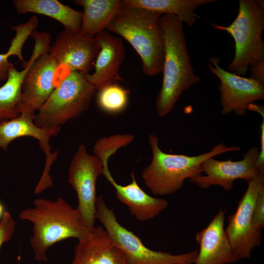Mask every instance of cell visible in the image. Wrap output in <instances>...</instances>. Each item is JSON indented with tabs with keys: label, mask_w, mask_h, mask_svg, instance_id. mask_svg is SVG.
<instances>
[{
	"label": "cell",
	"mask_w": 264,
	"mask_h": 264,
	"mask_svg": "<svg viewBox=\"0 0 264 264\" xmlns=\"http://www.w3.org/2000/svg\"><path fill=\"white\" fill-rule=\"evenodd\" d=\"M95 38L100 50L94 66V71L86 77L96 90L120 79L119 70L125 55L122 39L106 30L97 34Z\"/></svg>",
	"instance_id": "ac0fdd59"
},
{
	"label": "cell",
	"mask_w": 264,
	"mask_h": 264,
	"mask_svg": "<svg viewBox=\"0 0 264 264\" xmlns=\"http://www.w3.org/2000/svg\"><path fill=\"white\" fill-rule=\"evenodd\" d=\"M97 103L104 112L110 114H117L127 107L128 91L116 83L106 86L98 90Z\"/></svg>",
	"instance_id": "603a6c76"
},
{
	"label": "cell",
	"mask_w": 264,
	"mask_h": 264,
	"mask_svg": "<svg viewBox=\"0 0 264 264\" xmlns=\"http://www.w3.org/2000/svg\"><path fill=\"white\" fill-rule=\"evenodd\" d=\"M96 218L125 256V264H194L198 251L174 255L156 251L147 247L139 238L118 221L112 209L106 205L101 195L96 201Z\"/></svg>",
	"instance_id": "52a82bcc"
},
{
	"label": "cell",
	"mask_w": 264,
	"mask_h": 264,
	"mask_svg": "<svg viewBox=\"0 0 264 264\" xmlns=\"http://www.w3.org/2000/svg\"><path fill=\"white\" fill-rule=\"evenodd\" d=\"M36 114L24 112L12 119L0 123V149L6 152L10 143L20 137H31L38 140L40 148L45 156L44 169L36 187L40 191H43L53 186L50 175L51 166L57 159L58 152H51L50 145V138L56 136L61 128L44 129L38 127L34 122Z\"/></svg>",
	"instance_id": "8fae6325"
},
{
	"label": "cell",
	"mask_w": 264,
	"mask_h": 264,
	"mask_svg": "<svg viewBox=\"0 0 264 264\" xmlns=\"http://www.w3.org/2000/svg\"><path fill=\"white\" fill-rule=\"evenodd\" d=\"M160 25L164 44L162 84L156 98L159 117L170 113L182 93L200 80L192 66L183 23L175 15H161Z\"/></svg>",
	"instance_id": "7a4b0ae2"
},
{
	"label": "cell",
	"mask_w": 264,
	"mask_h": 264,
	"mask_svg": "<svg viewBox=\"0 0 264 264\" xmlns=\"http://www.w3.org/2000/svg\"><path fill=\"white\" fill-rule=\"evenodd\" d=\"M99 50L95 37H88L80 30L65 28L50 45L48 53L59 68L64 67L68 72L87 74L94 67Z\"/></svg>",
	"instance_id": "4fadbf2b"
},
{
	"label": "cell",
	"mask_w": 264,
	"mask_h": 264,
	"mask_svg": "<svg viewBox=\"0 0 264 264\" xmlns=\"http://www.w3.org/2000/svg\"><path fill=\"white\" fill-rule=\"evenodd\" d=\"M31 36L34 39L35 44L30 59L22 64V70L19 71L13 67L10 71L5 83L0 87V123L20 115L18 107L25 76L37 57L42 54L48 53L51 42L49 33L36 31Z\"/></svg>",
	"instance_id": "2e32d148"
},
{
	"label": "cell",
	"mask_w": 264,
	"mask_h": 264,
	"mask_svg": "<svg viewBox=\"0 0 264 264\" xmlns=\"http://www.w3.org/2000/svg\"><path fill=\"white\" fill-rule=\"evenodd\" d=\"M16 223L8 212H4L0 221V248L2 244L8 241L15 229Z\"/></svg>",
	"instance_id": "d4e9b609"
},
{
	"label": "cell",
	"mask_w": 264,
	"mask_h": 264,
	"mask_svg": "<svg viewBox=\"0 0 264 264\" xmlns=\"http://www.w3.org/2000/svg\"><path fill=\"white\" fill-rule=\"evenodd\" d=\"M259 149L252 147L240 160L234 161L229 159L220 161L211 157L204 160L201 165L202 174L190 179L198 187L206 189L212 186H219L225 191L231 190L234 182L243 179L248 182L258 174L256 162Z\"/></svg>",
	"instance_id": "5bb4252c"
},
{
	"label": "cell",
	"mask_w": 264,
	"mask_h": 264,
	"mask_svg": "<svg viewBox=\"0 0 264 264\" xmlns=\"http://www.w3.org/2000/svg\"><path fill=\"white\" fill-rule=\"evenodd\" d=\"M12 3L18 14L33 13L43 15L57 21L66 29H80L83 12L57 0H14Z\"/></svg>",
	"instance_id": "ffe728a7"
},
{
	"label": "cell",
	"mask_w": 264,
	"mask_h": 264,
	"mask_svg": "<svg viewBox=\"0 0 264 264\" xmlns=\"http://www.w3.org/2000/svg\"><path fill=\"white\" fill-rule=\"evenodd\" d=\"M247 110H251L258 112L264 118V108L263 105H257L253 103L248 105Z\"/></svg>",
	"instance_id": "f1b7e54d"
},
{
	"label": "cell",
	"mask_w": 264,
	"mask_h": 264,
	"mask_svg": "<svg viewBox=\"0 0 264 264\" xmlns=\"http://www.w3.org/2000/svg\"><path fill=\"white\" fill-rule=\"evenodd\" d=\"M161 14L122 4L107 29L125 39L140 56L145 74L162 72L164 44L160 22Z\"/></svg>",
	"instance_id": "277c9868"
},
{
	"label": "cell",
	"mask_w": 264,
	"mask_h": 264,
	"mask_svg": "<svg viewBox=\"0 0 264 264\" xmlns=\"http://www.w3.org/2000/svg\"><path fill=\"white\" fill-rule=\"evenodd\" d=\"M96 90L86 74L69 72L38 110L35 124L44 129L61 128L89 108Z\"/></svg>",
	"instance_id": "8992f818"
},
{
	"label": "cell",
	"mask_w": 264,
	"mask_h": 264,
	"mask_svg": "<svg viewBox=\"0 0 264 264\" xmlns=\"http://www.w3.org/2000/svg\"><path fill=\"white\" fill-rule=\"evenodd\" d=\"M73 2L84 9L80 31L92 38L107 29L122 6L120 0H75Z\"/></svg>",
	"instance_id": "44dd1931"
},
{
	"label": "cell",
	"mask_w": 264,
	"mask_h": 264,
	"mask_svg": "<svg viewBox=\"0 0 264 264\" xmlns=\"http://www.w3.org/2000/svg\"><path fill=\"white\" fill-rule=\"evenodd\" d=\"M263 264V263H261V264Z\"/></svg>",
	"instance_id": "4dcf8cb0"
},
{
	"label": "cell",
	"mask_w": 264,
	"mask_h": 264,
	"mask_svg": "<svg viewBox=\"0 0 264 264\" xmlns=\"http://www.w3.org/2000/svg\"><path fill=\"white\" fill-rule=\"evenodd\" d=\"M59 66L48 53L39 56L27 72L22 88L19 113L35 114L57 87L55 76Z\"/></svg>",
	"instance_id": "9a60e30c"
},
{
	"label": "cell",
	"mask_w": 264,
	"mask_h": 264,
	"mask_svg": "<svg viewBox=\"0 0 264 264\" xmlns=\"http://www.w3.org/2000/svg\"><path fill=\"white\" fill-rule=\"evenodd\" d=\"M33 205L22 210L19 217L33 224L30 242L37 261L46 262V251L55 243L69 238L80 240L93 229L76 209L62 197L55 200L38 198Z\"/></svg>",
	"instance_id": "6da1fadb"
},
{
	"label": "cell",
	"mask_w": 264,
	"mask_h": 264,
	"mask_svg": "<svg viewBox=\"0 0 264 264\" xmlns=\"http://www.w3.org/2000/svg\"><path fill=\"white\" fill-rule=\"evenodd\" d=\"M261 147L256 162L259 172H264V118L261 124Z\"/></svg>",
	"instance_id": "4316f807"
},
{
	"label": "cell",
	"mask_w": 264,
	"mask_h": 264,
	"mask_svg": "<svg viewBox=\"0 0 264 264\" xmlns=\"http://www.w3.org/2000/svg\"><path fill=\"white\" fill-rule=\"evenodd\" d=\"M251 77L264 85V61L250 67Z\"/></svg>",
	"instance_id": "83f0119b"
},
{
	"label": "cell",
	"mask_w": 264,
	"mask_h": 264,
	"mask_svg": "<svg viewBox=\"0 0 264 264\" xmlns=\"http://www.w3.org/2000/svg\"><path fill=\"white\" fill-rule=\"evenodd\" d=\"M209 61V70L220 82L218 88L223 115L234 112L237 115H243L249 105L264 99V85L251 77L246 78L223 69L219 65L218 57H211Z\"/></svg>",
	"instance_id": "7c38bea8"
},
{
	"label": "cell",
	"mask_w": 264,
	"mask_h": 264,
	"mask_svg": "<svg viewBox=\"0 0 264 264\" xmlns=\"http://www.w3.org/2000/svg\"><path fill=\"white\" fill-rule=\"evenodd\" d=\"M239 12L228 26L212 24L234 39L235 52L228 66L229 72L244 76L249 68L264 61V2L262 0H239Z\"/></svg>",
	"instance_id": "5b68a950"
},
{
	"label": "cell",
	"mask_w": 264,
	"mask_h": 264,
	"mask_svg": "<svg viewBox=\"0 0 264 264\" xmlns=\"http://www.w3.org/2000/svg\"><path fill=\"white\" fill-rule=\"evenodd\" d=\"M239 201L235 212L228 217L225 229L232 247L238 258H249L261 243V231L253 223V214L257 197L264 189V172H259L251 181Z\"/></svg>",
	"instance_id": "9c48e42d"
},
{
	"label": "cell",
	"mask_w": 264,
	"mask_h": 264,
	"mask_svg": "<svg viewBox=\"0 0 264 264\" xmlns=\"http://www.w3.org/2000/svg\"><path fill=\"white\" fill-rule=\"evenodd\" d=\"M225 213L220 209L208 225L196 234L199 250L194 264H227L240 260L224 229Z\"/></svg>",
	"instance_id": "e0dca14e"
},
{
	"label": "cell",
	"mask_w": 264,
	"mask_h": 264,
	"mask_svg": "<svg viewBox=\"0 0 264 264\" xmlns=\"http://www.w3.org/2000/svg\"><path fill=\"white\" fill-rule=\"evenodd\" d=\"M70 264H125V256L103 227H94L78 240Z\"/></svg>",
	"instance_id": "d6986e66"
},
{
	"label": "cell",
	"mask_w": 264,
	"mask_h": 264,
	"mask_svg": "<svg viewBox=\"0 0 264 264\" xmlns=\"http://www.w3.org/2000/svg\"><path fill=\"white\" fill-rule=\"evenodd\" d=\"M254 227L261 231L264 227V189L259 193L256 199L253 214Z\"/></svg>",
	"instance_id": "484cf974"
},
{
	"label": "cell",
	"mask_w": 264,
	"mask_h": 264,
	"mask_svg": "<svg viewBox=\"0 0 264 264\" xmlns=\"http://www.w3.org/2000/svg\"><path fill=\"white\" fill-rule=\"evenodd\" d=\"M120 149L115 140L103 138L96 141L93 146V153L102 161L103 175L115 190L117 198L126 205L131 214L140 221L152 219L163 211L168 202L162 198H156L147 194L138 185L132 172V181L126 185L117 183L112 176L108 167V160Z\"/></svg>",
	"instance_id": "ba28073f"
},
{
	"label": "cell",
	"mask_w": 264,
	"mask_h": 264,
	"mask_svg": "<svg viewBox=\"0 0 264 264\" xmlns=\"http://www.w3.org/2000/svg\"><path fill=\"white\" fill-rule=\"evenodd\" d=\"M3 207L2 204L0 203V218H1L4 212H3Z\"/></svg>",
	"instance_id": "f546056e"
},
{
	"label": "cell",
	"mask_w": 264,
	"mask_h": 264,
	"mask_svg": "<svg viewBox=\"0 0 264 264\" xmlns=\"http://www.w3.org/2000/svg\"><path fill=\"white\" fill-rule=\"evenodd\" d=\"M215 0H123L122 4L145 9L161 15L176 16L182 22L192 26L198 17L195 11L201 5Z\"/></svg>",
	"instance_id": "7402d4cb"
},
{
	"label": "cell",
	"mask_w": 264,
	"mask_h": 264,
	"mask_svg": "<svg viewBox=\"0 0 264 264\" xmlns=\"http://www.w3.org/2000/svg\"><path fill=\"white\" fill-rule=\"evenodd\" d=\"M23 44L22 40L13 38L7 51L5 53H0V83L7 80L10 71L14 67V64L8 60L9 57L15 55L23 63L25 62L22 51Z\"/></svg>",
	"instance_id": "cb8c5ba5"
},
{
	"label": "cell",
	"mask_w": 264,
	"mask_h": 264,
	"mask_svg": "<svg viewBox=\"0 0 264 264\" xmlns=\"http://www.w3.org/2000/svg\"><path fill=\"white\" fill-rule=\"evenodd\" d=\"M148 141L152 152L150 164L141 174L147 187L155 195L174 194L184 185L185 180L202 174L201 165L207 158L230 152H239L240 146H227L223 143L216 145L208 152L194 156L170 154L159 146L157 136L151 134Z\"/></svg>",
	"instance_id": "3957f363"
},
{
	"label": "cell",
	"mask_w": 264,
	"mask_h": 264,
	"mask_svg": "<svg viewBox=\"0 0 264 264\" xmlns=\"http://www.w3.org/2000/svg\"><path fill=\"white\" fill-rule=\"evenodd\" d=\"M103 175L101 160L89 154L85 145L78 147L70 162L68 182L76 193L78 204L76 208L91 228L94 227L96 218V183Z\"/></svg>",
	"instance_id": "30bf717a"
}]
</instances>
